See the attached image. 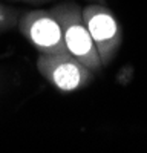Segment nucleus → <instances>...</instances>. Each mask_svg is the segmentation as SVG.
Segmentation results:
<instances>
[{
    "label": "nucleus",
    "mask_w": 147,
    "mask_h": 153,
    "mask_svg": "<svg viewBox=\"0 0 147 153\" xmlns=\"http://www.w3.org/2000/svg\"><path fill=\"white\" fill-rule=\"evenodd\" d=\"M37 69L60 92H75L94 80V72L72 54H40Z\"/></svg>",
    "instance_id": "obj_2"
},
{
    "label": "nucleus",
    "mask_w": 147,
    "mask_h": 153,
    "mask_svg": "<svg viewBox=\"0 0 147 153\" xmlns=\"http://www.w3.org/2000/svg\"><path fill=\"white\" fill-rule=\"evenodd\" d=\"M19 29L40 54H63L68 48L60 22L51 11H31L22 16Z\"/></svg>",
    "instance_id": "obj_3"
},
{
    "label": "nucleus",
    "mask_w": 147,
    "mask_h": 153,
    "mask_svg": "<svg viewBox=\"0 0 147 153\" xmlns=\"http://www.w3.org/2000/svg\"><path fill=\"white\" fill-rule=\"evenodd\" d=\"M12 20H14V14H11V12L6 11L3 6H0V28L8 26Z\"/></svg>",
    "instance_id": "obj_5"
},
{
    "label": "nucleus",
    "mask_w": 147,
    "mask_h": 153,
    "mask_svg": "<svg viewBox=\"0 0 147 153\" xmlns=\"http://www.w3.org/2000/svg\"><path fill=\"white\" fill-rule=\"evenodd\" d=\"M51 12L60 22L63 38L68 52L80 60L92 72H98L103 68V63L98 55L97 46L88 31L83 19V8L75 2H63L51 9Z\"/></svg>",
    "instance_id": "obj_1"
},
{
    "label": "nucleus",
    "mask_w": 147,
    "mask_h": 153,
    "mask_svg": "<svg viewBox=\"0 0 147 153\" xmlns=\"http://www.w3.org/2000/svg\"><path fill=\"white\" fill-rule=\"evenodd\" d=\"M83 19L103 66L109 65L122 42V32L114 12L100 3H91L83 8Z\"/></svg>",
    "instance_id": "obj_4"
},
{
    "label": "nucleus",
    "mask_w": 147,
    "mask_h": 153,
    "mask_svg": "<svg viewBox=\"0 0 147 153\" xmlns=\"http://www.w3.org/2000/svg\"><path fill=\"white\" fill-rule=\"evenodd\" d=\"M23 2H28V3H46V2H51V0H23ZM94 2L103 3V0H94Z\"/></svg>",
    "instance_id": "obj_6"
}]
</instances>
